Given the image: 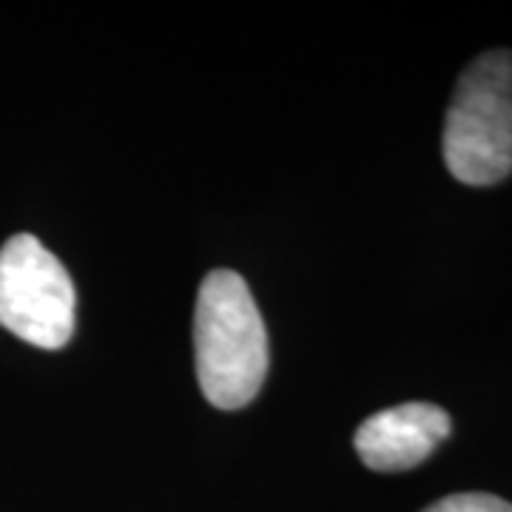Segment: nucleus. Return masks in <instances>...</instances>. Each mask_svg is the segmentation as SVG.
<instances>
[{
  "instance_id": "f03ea898",
  "label": "nucleus",
  "mask_w": 512,
  "mask_h": 512,
  "mask_svg": "<svg viewBox=\"0 0 512 512\" xmlns=\"http://www.w3.org/2000/svg\"><path fill=\"white\" fill-rule=\"evenodd\" d=\"M444 163L458 183L495 185L512 174V49L476 57L444 117Z\"/></svg>"
},
{
  "instance_id": "7ed1b4c3",
  "label": "nucleus",
  "mask_w": 512,
  "mask_h": 512,
  "mask_svg": "<svg viewBox=\"0 0 512 512\" xmlns=\"http://www.w3.org/2000/svg\"><path fill=\"white\" fill-rule=\"evenodd\" d=\"M77 293L69 271L32 234L0 248V325L40 350H60L74 333Z\"/></svg>"
},
{
  "instance_id": "39448f33",
  "label": "nucleus",
  "mask_w": 512,
  "mask_h": 512,
  "mask_svg": "<svg viewBox=\"0 0 512 512\" xmlns=\"http://www.w3.org/2000/svg\"><path fill=\"white\" fill-rule=\"evenodd\" d=\"M421 512H512V504L490 493H456Z\"/></svg>"
},
{
  "instance_id": "20e7f679",
  "label": "nucleus",
  "mask_w": 512,
  "mask_h": 512,
  "mask_svg": "<svg viewBox=\"0 0 512 512\" xmlns=\"http://www.w3.org/2000/svg\"><path fill=\"white\" fill-rule=\"evenodd\" d=\"M450 413L430 402H407L373 413L356 430V453L370 470L402 473L419 467L424 458L450 436Z\"/></svg>"
},
{
  "instance_id": "f257e3e1",
  "label": "nucleus",
  "mask_w": 512,
  "mask_h": 512,
  "mask_svg": "<svg viewBox=\"0 0 512 512\" xmlns=\"http://www.w3.org/2000/svg\"><path fill=\"white\" fill-rule=\"evenodd\" d=\"M194 350L197 379L208 402L220 410L254 402L268 376V330L251 288L237 271L220 268L202 279Z\"/></svg>"
}]
</instances>
